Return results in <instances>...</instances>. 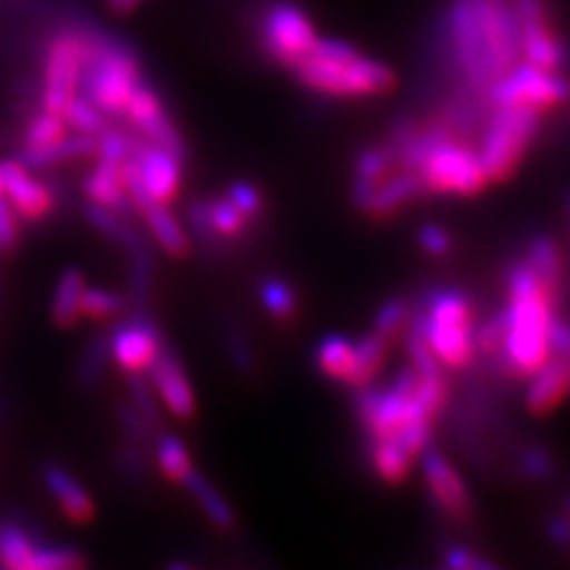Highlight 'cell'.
<instances>
[{
	"instance_id": "1",
	"label": "cell",
	"mask_w": 570,
	"mask_h": 570,
	"mask_svg": "<svg viewBox=\"0 0 570 570\" xmlns=\"http://www.w3.org/2000/svg\"><path fill=\"white\" fill-rule=\"evenodd\" d=\"M507 297V337L499 356L509 376L530 379L554 354L551 335H554L561 297L549 288L528 259L515 262L509 269Z\"/></svg>"
},
{
	"instance_id": "2",
	"label": "cell",
	"mask_w": 570,
	"mask_h": 570,
	"mask_svg": "<svg viewBox=\"0 0 570 570\" xmlns=\"http://www.w3.org/2000/svg\"><path fill=\"white\" fill-rule=\"evenodd\" d=\"M291 69L309 91L331 98L385 96L397 86V75L385 62L362 56L341 39H316L307 56Z\"/></svg>"
},
{
	"instance_id": "3",
	"label": "cell",
	"mask_w": 570,
	"mask_h": 570,
	"mask_svg": "<svg viewBox=\"0 0 570 570\" xmlns=\"http://www.w3.org/2000/svg\"><path fill=\"white\" fill-rule=\"evenodd\" d=\"M142 81L140 62L127 43L91 31V50L83 65L79 94L105 117H121L134 88Z\"/></svg>"
},
{
	"instance_id": "4",
	"label": "cell",
	"mask_w": 570,
	"mask_h": 570,
	"mask_svg": "<svg viewBox=\"0 0 570 570\" xmlns=\"http://www.w3.org/2000/svg\"><path fill=\"white\" fill-rule=\"evenodd\" d=\"M416 324L444 368H466L475 360V312L463 293L438 291Z\"/></svg>"
},
{
	"instance_id": "5",
	"label": "cell",
	"mask_w": 570,
	"mask_h": 570,
	"mask_svg": "<svg viewBox=\"0 0 570 570\" xmlns=\"http://www.w3.org/2000/svg\"><path fill=\"white\" fill-rule=\"evenodd\" d=\"M540 119L542 115L528 107L494 105L478 150L490 184H504L519 169L540 129Z\"/></svg>"
},
{
	"instance_id": "6",
	"label": "cell",
	"mask_w": 570,
	"mask_h": 570,
	"mask_svg": "<svg viewBox=\"0 0 570 570\" xmlns=\"http://www.w3.org/2000/svg\"><path fill=\"white\" fill-rule=\"evenodd\" d=\"M91 50V31L60 29L43 50L41 107L62 115L65 105L79 94L83 65Z\"/></svg>"
},
{
	"instance_id": "7",
	"label": "cell",
	"mask_w": 570,
	"mask_h": 570,
	"mask_svg": "<svg viewBox=\"0 0 570 570\" xmlns=\"http://www.w3.org/2000/svg\"><path fill=\"white\" fill-rule=\"evenodd\" d=\"M492 105L528 107L547 115L570 102V81L559 71H544L532 65H515L504 79H499L488 94Z\"/></svg>"
},
{
	"instance_id": "8",
	"label": "cell",
	"mask_w": 570,
	"mask_h": 570,
	"mask_svg": "<svg viewBox=\"0 0 570 570\" xmlns=\"http://www.w3.org/2000/svg\"><path fill=\"white\" fill-rule=\"evenodd\" d=\"M316 29L307 12L288 0L272 3L262 20V43L266 56L276 62L293 67L307 56L316 43Z\"/></svg>"
},
{
	"instance_id": "9",
	"label": "cell",
	"mask_w": 570,
	"mask_h": 570,
	"mask_svg": "<svg viewBox=\"0 0 570 570\" xmlns=\"http://www.w3.org/2000/svg\"><path fill=\"white\" fill-rule=\"evenodd\" d=\"M163 347V333L146 312H134L110 331L112 362L124 373H146Z\"/></svg>"
},
{
	"instance_id": "10",
	"label": "cell",
	"mask_w": 570,
	"mask_h": 570,
	"mask_svg": "<svg viewBox=\"0 0 570 570\" xmlns=\"http://www.w3.org/2000/svg\"><path fill=\"white\" fill-rule=\"evenodd\" d=\"M121 117L127 119L129 127L146 140L155 142V146H163L186 159V140L181 134H178L176 124L167 115L163 98H159V94L150 83L140 81L134 88L127 110H124Z\"/></svg>"
},
{
	"instance_id": "11",
	"label": "cell",
	"mask_w": 570,
	"mask_h": 570,
	"mask_svg": "<svg viewBox=\"0 0 570 570\" xmlns=\"http://www.w3.org/2000/svg\"><path fill=\"white\" fill-rule=\"evenodd\" d=\"M0 176H3V195L22 222L39 224L58 209L48 181L33 176V171L17 157L0 163Z\"/></svg>"
},
{
	"instance_id": "12",
	"label": "cell",
	"mask_w": 570,
	"mask_h": 570,
	"mask_svg": "<svg viewBox=\"0 0 570 570\" xmlns=\"http://www.w3.org/2000/svg\"><path fill=\"white\" fill-rule=\"evenodd\" d=\"M146 376L155 390V395L163 404V409L176 419H190L195 414V392L190 385V379L186 373V366L167 343L155 356V362L146 371Z\"/></svg>"
},
{
	"instance_id": "13",
	"label": "cell",
	"mask_w": 570,
	"mask_h": 570,
	"mask_svg": "<svg viewBox=\"0 0 570 570\" xmlns=\"http://www.w3.org/2000/svg\"><path fill=\"white\" fill-rule=\"evenodd\" d=\"M134 157L138 159L142 184H146L150 200L159 205H169L176 200L184 181V157H178L163 146H155V142L146 138H140Z\"/></svg>"
},
{
	"instance_id": "14",
	"label": "cell",
	"mask_w": 570,
	"mask_h": 570,
	"mask_svg": "<svg viewBox=\"0 0 570 570\" xmlns=\"http://www.w3.org/2000/svg\"><path fill=\"white\" fill-rule=\"evenodd\" d=\"M423 475L428 490H431L435 504L444 515H450L452 521L461 523L471 519L473 502H471V492L463 483L461 475L452 463L444 459L438 452H423Z\"/></svg>"
},
{
	"instance_id": "15",
	"label": "cell",
	"mask_w": 570,
	"mask_h": 570,
	"mask_svg": "<svg viewBox=\"0 0 570 570\" xmlns=\"http://www.w3.org/2000/svg\"><path fill=\"white\" fill-rule=\"evenodd\" d=\"M570 395V354L554 352L542 368L530 376L525 406L534 416H547Z\"/></svg>"
},
{
	"instance_id": "16",
	"label": "cell",
	"mask_w": 570,
	"mask_h": 570,
	"mask_svg": "<svg viewBox=\"0 0 570 570\" xmlns=\"http://www.w3.org/2000/svg\"><path fill=\"white\" fill-rule=\"evenodd\" d=\"M81 190H83L88 203L110 207L112 212L121 214V217L131 219L138 214V207L129 198L127 188H124L121 165L107 163V159H98L96 167L81 178Z\"/></svg>"
},
{
	"instance_id": "17",
	"label": "cell",
	"mask_w": 570,
	"mask_h": 570,
	"mask_svg": "<svg viewBox=\"0 0 570 570\" xmlns=\"http://www.w3.org/2000/svg\"><path fill=\"white\" fill-rule=\"evenodd\" d=\"M41 478L43 485L71 523L94 521L96 504L91 494H88V490L65 466L56 461H48L41 466Z\"/></svg>"
},
{
	"instance_id": "18",
	"label": "cell",
	"mask_w": 570,
	"mask_h": 570,
	"mask_svg": "<svg viewBox=\"0 0 570 570\" xmlns=\"http://www.w3.org/2000/svg\"><path fill=\"white\" fill-rule=\"evenodd\" d=\"M521 58L544 71H561L568 62V50L557 33L551 17L521 22Z\"/></svg>"
},
{
	"instance_id": "19",
	"label": "cell",
	"mask_w": 570,
	"mask_h": 570,
	"mask_svg": "<svg viewBox=\"0 0 570 570\" xmlns=\"http://www.w3.org/2000/svg\"><path fill=\"white\" fill-rule=\"evenodd\" d=\"M96 155V136L88 134H65L56 142L43 148H20L14 157L27 165L31 171H50L58 169L60 165L77 163V159H86Z\"/></svg>"
},
{
	"instance_id": "20",
	"label": "cell",
	"mask_w": 570,
	"mask_h": 570,
	"mask_svg": "<svg viewBox=\"0 0 570 570\" xmlns=\"http://www.w3.org/2000/svg\"><path fill=\"white\" fill-rule=\"evenodd\" d=\"M400 155L395 150L392 142H385V146H373L366 148L360 159H356V167H354V184H352V195H354V203L356 207H362L368 198L371 193L376 190L383 181L400 171Z\"/></svg>"
},
{
	"instance_id": "21",
	"label": "cell",
	"mask_w": 570,
	"mask_h": 570,
	"mask_svg": "<svg viewBox=\"0 0 570 570\" xmlns=\"http://www.w3.org/2000/svg\"><path fill=\"white\" fill-rule=\"evenodd\" d=\"M421 193H423V186H421L419 174L400 169L373 190L371 198L360 209L373 219H387L392 214H397L404 207L412 205Z\"/></svg>"
},
{
	"instance_id": "22",
	"label": "cell",
	"mask_w": 570,
	"mask_h": 570,
	"mask_svg": "<svg viewBox=\"0 0 570 570\" xmlns=\"http://www.w3.org/2000/svg\"><path fill=\"white\" fill-rule=\"evenodd\" d=\"M140 217L146 222L150 238L165 255L181 259L190 253V236L186 224L176 217L169 205L155 203L148 209H142Z\"/></svg>"
},
{
	"instance_id": "23",
	"label": "cell",
	"mask_w": 570,
	"mask_h": 570,
	"mask_svg": "<svg viewBox=\"0 0 570 570\" xmlns=\"http://www.w3.org/2000/svg\"><path fill=\"white\" fill-rule=\"evenodd\" d=\"M39 538L20 521H0V566L8 570H33Z\"/></svg>"
},
{
	"instance_id": "24",
	"label": "cell",
	"mask_w": 570,
	"mask_h": 570,
	"mask_svg": "<svg viewBox=\"0 0 570 570\" xmlns=\"http://www.w3.org/2000/svg\"><path fill=\"white\" fill-rule=\"evenodd\" d=\"M86 278L79 269H65L52 288L50 318L60 328H71L81 318V295Z\"/></svg>"
},
{
	"instance_id": "25",
	"label": "cell",
	"mask_w": 570,
	"mask_h": 570,
	"mask_svg": "<svg viewBox=\"0 0 570 570\" xmlns=\"http://www.w3.org/2000/svg\"><path fill=\"white\" fill-rule=\"evenodd\" d=\"M525 259L532 264V269L544 278L549 288L563 299L568 293V266L557 240H551L547 236L534 238Z\"/></svg>"
},
{
	"instance_id": "26",
	"label": "cell",
	"mask_w": 570,
	"mask_h": 570,
	"mask_svg": "<svg viewBox=\"0 0 570 570\" xmlns=\"http://www.w3.org/2000/svg\"><path fill=\"white\" fill-rule=\"evenodd\" d=\"M368 454L373 471L390 485H400L402 480H406L416 461V456L400 440H371Z\"/></svg>"
},
{
	"instance_id": "27",
	"label": "cell",
	"mask_w": 570,
	"mask_h": 570,
	"mask_svg": "<svg viewBox=\"0 0 570 570\" xmlns=\"http://www.w3.org/2000/svg\"><path fill=\"white\" fill-rule=\"evenodd\" d=\"M190 497L198 502V507L203 509V513L207 515V519L217 525L219 530H230L236 525V513L234 509H230V504L226 502V499L222 497V492L214 488L209 480L198 471L193 469L181 483Z\"/></svg>"
},
{
	"instance_id": "28",
	"label": "cell",
	"mask_w": 570,
	"mask_h": 570,
	"mask_svg": "<svg viewBox=\"0 0 570 570\" xmlns=\"http://www.w3.org/2000/svg\"><path fill=\"white\" fill-rule=\"evenodd\" d=\"M316 366L324 376L352 385L354 376V343L343 335H326L316 345Z\"/></svg>"
},
{
	"instance_id": "29",
	"label": "cell",
	"mask_w": 570,
	"mask_h": 570,
	"mask_svg": "<svg viewBox=\"0 0 570 570\" xmlns=\"http://www.w3.org/2000/svg\"><path fill=\"white\" fill-rule=\"evenodd\" d=\"M112 362V350H110V331H102L98 335H94L91 341L86 343L79 362H77V371H75V383L79 390H94L102 376L107 366Z\"/></svg>"
},
{
	"instance_id": "30",
	"label": "cell",
	"mask_w": 570,
	"mask_h": 570,
	"mask_svg": "<svg viewBox=\"0 0 570 570\" xmlns=\"http://www.w3.org/2000/svg\"><path fill=\"white\" fill-rule=\"evenodd\" d=\"M153 450H155V466L167 480H171V483L181 485L184 478L195 469L184 440L174 433H159Z\"/></svg>"
},
{
	"instance_id": "31",
	"label": "cell",
	"mask_w": 570,
	"mask_h": 570,
	"mask_svg": "<svg viewBox=\"0 0 570 570\" xmlns=\"http://www.w3.org/2000/svg\"><path fill=\"white\" fill-rule=\"evenodd\" d=\"M387 345L383 337L376 333H368L362 341L354 343V376H352V387H368L373 381L379 379V373L385 364V354Z\"/></svg>"
},
{
	"instance_id": "32",
	"label": "cell",
	"mask_w": 570,
	"mask_h": 570,
	"mask_svg": "<svg viewBox=\"0 0 570 570\" xmlns=\"http://www.w3.org/2000/svg\"><path fill=\"white\" fill-rule=\"evenodd\" d=\"M69 131L67 121L58 112H48L41 107V112H36L27 119L22 131V148H43L56 142Z\"/></svg>"
},
{
	"instance_id": "33",
	"label": "cell",
	"mask_w": 570,
	"mask_h": 570,
	"mask_svg": "<svg viewBox=\"0 0 570 570\" xmlns=\"http://www.w3.org/2000/svg\"><path fill=\"white\" fill-rule=\"evenodd\" d=\"M140 138L142 136L136 134L134 129L129 131L119 127H105L96 136V155L98 159H107V163L124 165L129 157H134Z\"/></svg>"
},
{
	"instance_id": "34",
	"label": "cell",
	"mask_w": 570,
	"mask_h": 570,
	"mask_svg": "<svg viewBox=\"0 0 570 570\" xmlns=\"http://www.w3.org/2000/svg\"><path fill=\"white\" fill-rule=\"evenodd\" d=\"M259 302L266 312L281 321H288L297 314V293L288 281L276 276H266L259 283Z\"/></svg>"
},
{
	"instance_id": "35",
	"label": "cell",
	"mask_w": 570,
	"mask_h": 570,
	"mask_svg": "<svg viewBox=\"0 0 570 570\" xmlns=\"http://www.w3.org/2000/svg\"><path fill=\"white\" fill-rule=\"evenodd\" d=\"M129 307V299L121 293L107 291V288H94V285H86L81 295V316L107 321L117 318Z\"/></svg>"
},
{
	"instance_id": "36",
	"label": "cell",
	"mask_w": 570,
	"mask_h": 570,
	"mask_svg": "<svg viewBox=\"0 0 570 570\" xmlns=\"http://www.w3.org/2000/svg\"><path fill=\"white\" fill-rule=\"evenodd\" d=\"M207 203H209L212 226H214V230H217V236L222 240H234V238H240L247 234L249 219L226 198V195H219V198L207 200Z\"/></svg>"
},
{
	"instance_id": "37",
	"label": "cell",
	"mask_w": 570,
	"mask_h": 570,
	"mask_svg": "<svg viewBox=\"0 0 570 570\" xmlns=\"http://www.w3.org/2000/svg\"><path fill=\"white\" fill-rule=\"evenodd\" d=\"M62 117L67 121L69 131H79V134H88V136H98L107 127L105 115L81 94H77L65 105Z\"/></svg>"
},
{
	"instance_id": "38",
	"label": "cell",
	"mask_w": 570,
	"mask_h": 570,
	"mask_svg": "<svg viewBox=\"0 0 570 570\" xmlns=\"http://www.w3.org/2000/svg\"><path fill=\"white\" fill-rule=\"evenodd\" d=\"M115 419L124 431V435H127L134 442H138V444H142V448H148V450H153L157 435L163 433V428L153 425L146 416L138 412V409H134L131 402H124V400L117 402L115 404Z\"/></svg>"
},
{
	"instance_id": "39",
	"label": "cell",
	"mask_w": 570,
	"mask_h": 570,
	"mask_svg": "<svg viewBox=\"0 0 570 570\" xmlns=\"http://www.w3.org/2000/svg\"><path fill=\"white\" fill-rule=\"evenodd\" d=\"M127 400L153 425L163 428V404H159L146 373H127Z\"/></svg>"
},
{
	"instance_id": "40",
	"label": "cell",
	"mask_w": 570,
	"mask_h": 570,
	"mask_svg": "<svg viewBox=\"0 0 570 570\" xmlns=\"http://www.w3.org/2000/svg\"><path fill=\"white\" fill-rule=\"evenodd\" d=\"M115 469L119 471V475H124L131 483H142L150 475V456H148V448L142 444L127 440L121 442L119 448L115 450Z\"/></svg>"
},
{
	"instance_id": "41",
	"label": "cell",
	"mask_w": 570,
	"mask_h": 570,
	"mask_svg": "<svg viewBox=\"0 0 570 570\" xmlns=\"http://www.w3.org/2000/svg\"><path fill=\"white\" fill-rule=\"evenodd\" d=\"M83 566H86V557L77 547L46 544L41 540L39 549H36L33 570H75V568H83Z\"/></svg>"
},
{
	"instance_id": "42",
	"label": "cell",
	"mask_w": 570,
	"mask_h": 570,
	"mask_svg": "<svg viewBox=\"0 0 570 570\" xmlns=\"http://www.w3.org/2000/svg\"><path fill=\"white\" fill-rule=\"evenodd\" d=\"M186 228L190 230V236L195 238V243H198L203 249H219L222 247V238L217 236V230H214L212 226V219H209V203L198 198L193 200L186 209Z\"/></svg>"
},
{
	"instance_id": "43",
	"label": "cell",
	"mask_w": 570,
	"mask_h": 570,
	"mask_svg": "<svg viewBox=\"0 0 570 570\" xmlns=\"http://www.w3.org/2000/svg\"><path fill=\"white\" fill-rule=\"evenodd\" d=\"M409 324V307L404 299H390L379 309L376 321H373V331L385 343H392Z\"/></svg>"
},
{
	"instance_id": "44",
	"label": "cell",
	"mask_w": 570,
	"mask_h": 570,
	"mask_svg": "<svg viewBox=\"0 0 570 570\" xmlns=\"http://www.w3.org/2000/svg\"><path fill=\"white\" fill-rule=\"evenodd\" d=\"M226 198H228L230 203H234L249 222L262 217V212H264V195H262V190H259L255 184H249V181H234V184L228 186V190H226Z\"/></svg>"
},
{
	"instance_id": "45",
	"label": "cell",
	"mask_w": 570,
	"mask_h": 570,
	"mask_svg": "<svg viewBox=\"0 0 570 570\" xmlns=\"http://www.w3.org/2000/svg\"><path fill=\"white\" fill-rule=\"evenodd\" d=\"M226 352H228V360L234 362V366L240 371V373H249L255 368V354H253V347H249L245 333L236 326V324H228L226 326Z\"/></svg>"
},
{
	"instance_id": "46",
	"label": "cell",
	"mask_w": 570,
	"mask_h": 570,
	"mask_svg": "<svg viewBox=\"0 0 570 570\" xmlns=\"http://www.w3.org/2000/svg\"><path fill=\"white\" fill-rule=\"evenodd\" d=\"M20 217L8 203L6 195H0V255L14 253V247L20 245L22 230H20Z\"/></svg>"
},
{
	"instance_id": "47",
	"label": "cell",
	"mask_w": 570,
	"mask_h": 570,
	"mask_svg": "<svg viewBox=\"0 0 570 570\" xmlns=\"http://www.w3.org/2000/svg\"><path fill=\"white\" fill-rule=\"evenodd\" d=\"M419 243L431 257H444V255H450V249H452L450 234L438 224H425L419 230Z\"/></svg>"
},
{
	"instance_id": "48",
	"label": "cell",
	"mask_w": 570,
	"mask_h": 570,
	"mask_svg": "<svg viewBox=\"0 0 570 570\" xmlns=\"http://www.w3.org/2000/svg\"><path fill=\"white\" fill-rule=\"evenodd\" d=\"M521 463H523V471L532 478H547L551 473V456L540 448L528 450Z\"/></svg>"
},
{
	"instance_id": "49",
	"label": "cell",
	"mask_w": 570,
	"mask_h": 570,
	"mask_svg": "<svg viewBox=\"0 0 570 570\" xmlns=\"http://www.w3.org/2000/svg\"><path fill=\"white\" fill-rule=\"evenodd\" d=\"M448 566L456 568V570H478V568H492L490 561L478 559L475 554H471L469 549L463 547H454L448 551Z\"/></svg>"
},
{
	"instance_id": "50",
	"label": "cell",
	"mask_w": 570,
	"mask_h": 570,
	"mask_svg": "<svg viewBox=\"0 0 570 570\" xmlns=\"http://www.w3.org/2000/svg\"><path fill=\"white\" fill-rule=\"evenodd\" d=\"M140 6V0H107V8L115 14H129Z\"/></svg>"
},
{
	"instance_id": "51",
	"label": "cell",
	"mask_w": 570,
	"mask_h": 570,
	"mask_svg": "<svg viewBox=\"0 0 570 570\" xmlns=\"http://www.w3.org/2000/svg\"><path fill=\"white\" fill-rule=\"evenodd\" d=\"M3 416H6V409H3V400H0V421H3Z\"/></svg>"
},
{
	"instance_id": "52",
	"label": "cell",
	"mask_w": 570,
	"mask_h": 570,
	"mask_svg": "<svg viewBox=\"0 0 570 570\" xmlns=\"http://www.w3.org/2000/svg\"><path fill=\"white\" fill-rule=\"evenodd\" d=\"M0 195H3V176H0Z\"/></svg>"
}]
</instances>
